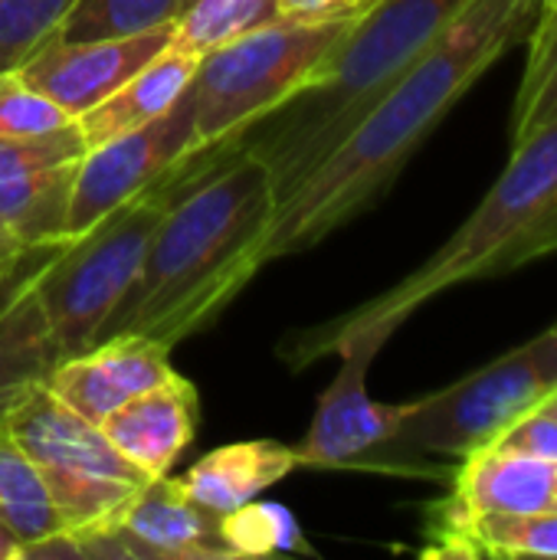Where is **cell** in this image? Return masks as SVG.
<instances>
[{
    "instance_id": "obj_1",
    "label": "cell",
    "mask_w": 557,
    "mask_h": 560,
    "mask_svg": "<svg viewBox=\"0 0 557 560\" xmlns=\"http://www.w3.org/2000/svg\"><path fill=\"white\" fill-rule=\"evenodd\" d=\"M542 7V0H469L276 210L259 246V269L318 246L364 213L397 180L453 105L515 43H525Z\"/></svg>"
},
{
    "instance_id": "obj_2",
    "label": "cell",
    "mask_w": 557,
    "mask_h": 560,
    "mask_svg": "<svg viewBox=\"0 0 557 560\" xmlns=\"http://www.w3.org/2000/svg\"><path fill=\"white\" fill-rule=\"evenodd\" d=\"M272 217L269 171L250 154H233L190 184L171 200L128 295L98 341L144 335L174 348L200 331L259 272V246Z\"/></svg>"
},
{
    "instance_id": "obj_3",
    "label": "cell",
    "mask_w": 557,
    "mask_h": 560,
    "mask_svg": "<svg viewBox=\"0 0 557 560\" xmlns=\"http://www.w3.org/2000/svg\"><path fill=\"white\" fill-rule=\"evenodd\" d=\"M552 253H557V118L512 144L499 180L423 266L378 299L325 325L292 331L279 345V358L292 371H302L335 354V348L358 331L391 341V335L440 292L522 269Z\"/></svg>"
},
{
    "instance_id": "obj_4",
    "label": "cell",
    "mask_w": 557,
    "mask_h": 560,
    "mask_svg": "<svg viewBox=\"0 0 557 560\" xmlns=\"http://www.w3.org/2000/svg\"><path fill=\"white\" fill-rule=\"evenodd\" d=\"M466 3L384 0L345 33L305 89L243 131L223 161L233 154L259 161L279 210Z\"/></svg>"
},
{
    "instance_id": "obj_5",
    "label": "cell",
    "mask_w": 557,
    "mask_h": 560,
    "mask_svg": "<svg viewBox=\"0 0 557 560\" xmlns=\"http://www.w3.org/2000/svg\"><path fill=\"white\" fill-rule=\"evenodd\" d=\"M355 23L269 20L197 59L187 82L194 98V148L154 184L167 200L217 171L230 144L259 118L289 102L318 72Z\"/></svg>"
},
{
    "instance_id": "obj_6",
    "label": "cell",
    "mask_w": 557,
    "mask_h": 560,
    "mask_svg": "<svg viewBox=\"0 0 557 560\" xmlns=\"http://www.w3.org/2000/svg\"><path fill=\"white\" fill-rule=\"evenodd\" d=\"M557 387V325L506 351L469 377L414 400L397 433L368 453L361 469L394 476H443L433 456L463 459L492 446L515 420L532 413Z\"/></svg>"
},
{
    "instance_id": "obj_7",
    "label": "cell",
    "mask_w": 557,
    "mask_h": 560,
    "mask_svg": "<svg viewBox=\"0 0 557 560\" xmlns=\"http://www.w3.org/2000/svg\"><path fill=\"white\" fill-rule=\"evenodd\" d=\"M0 436L33 463L49 505L76 538L118 528L135 495L151 482L95 423L56 400L43 384L30 387L3 413Z\"/></svg>"
},
{
    "instance_id": "obj_8",
    "label": "cell",
    "mask_w": 557,
    "mask_h": 560,
    "mask_svg": "<svg viewBox=\"0 0 557 560\" xmlns=\"http://www.w3.org/2000/svg\"><path fill=\"white\" fill-rule=\"evenodd\" d=\"M171 200L151 187L112 210L92 230L59 240L33 269V292L43 305L59 361L89 351L105 322L128 295L148 243Z\"/></svg>"
},
{
    "instance_id": "obj_9",
    "label": "cell",
    "mask_w": 557,
    "mask_h": 560,
    "mask_svg": "<svg viewBox=\"0 0 557 560\" xmlns=\"http://www.w3.org/2000/svg\"><path fill=\"white\" fill-rule=\"evenodd\" d=\"M194 148V98L190 89L154 121L125 131L85 151L76 171L66 240L92 230L121 203L161 184L174 164Z\"/></svg>"
},
{
    "instance_id": "obj_10",
    "label": "cell",
    "mask_w": 557,
    "mask_h": 560,
    "mask_svg": "<svg viewBox=\"0 0 557 560\" xmlns=\"http://www.w3.org/2000/svg\"><path fill=\"white\" fill-rule=\"evenodd\" d=\"M387 338L358 331L345 338L335 354H341V368L335 381L318 397L315 417L309 423L305 440L295 446L299 466L305 469H361L371 450L391 440L407 417L410 404H378L368 397V368Z\"/></svg>"
},
{
    "instance_id": "obj_11",
    "label": "cell",
    "mask_w": 557,
    "mask_h": 560,
    "mask_svg": "<svg viewBox=\"0 0 557 560\" xmlns=\"http://www.w3.org/2000/svg\"><path fill=\"white\" fill-rule=\"evenodd\" d=\"M174 30L177 23L118 39H46L16 66V72L26 85L56 102L69 118H79L98 102H105L112 92H118L154 56H161L174 43Z\"/></svg>"
},
{
    "instance_id": "obj_12",
    "label": "cell",
    "mask_w": 557,
    "mask_h": 560,
    "mask_svg": "<svg viewBox=\"0 0 557 560\" xmlns=\"http://www.w3.org/2000/svg\"><path fill=\"white\" fill-rule=\"evenodd\" d=\"M171 348L144 335H112L82 354L62 358L43 387L89 423H102L112 410L167 381Z\"/></svg>"
},
{
    "instance_id": "obj_13",
    "label": "cell",
    "mask_w": 557,
    "mask_h": 560,
    "mask_svg": "<svg viewBox=\"0 0 557 560\" xmlns=\"http://www.w3.org/2000/svg\"><path fill=\"white\" fill-rule=\"evenodd\" d=\"M557 509V463L532 453L483 446L463 456L446 499L430 505L427 532L479 515H532Z\"/></svg>"
},
{
    "instance_id": "obj_14",
    "label": "cell",
    "mask_w": 557,
    "mask_h": 560,
    "mask_svg": "<svg viewBox=\"0 0 557 560\" xmlns=\"http://www.w3.org/2000/svg\"><path fill=\"white\" fill-rule=\"evenodd\" d=\"M118 538L128 560H227L236 558L223 538V515L197 505L181 479H151L128 505Z\"/></svg>"
},
{
    "instance_id": "obj_15",
    "label": "cell",
    "mask_w": 557,
    "mask_h": 560,
    "mask_svg": "<svg viewBox=\"0 0 557 560\" xmlns=\"http://www.w3.org/2000/svg\"><path fill=\"white\" fill-rule=\"evenodd\" d=\"M197 390L177 371L112 410L98 430L105 440L151 479L167 476L177 456L190 446L197 433Z\"/></svg>"
},
{
    "instance_id": "obj_16",
    "label": "cell",
    "mask_w": 557,
    "mask_h": 560,
    "mask_svg": "<svg viewBox=\"0 0 557 560\" xmlns=\"http://www.w3.org/2000/svg\"><path fill=\"white\" fill-rule=\"evenodd\" d=\"M46 249H30L20 269L0 279V420L59 364L43 305L33 292V269Z\"/></svg>"
},
{
    "instance_id": "obj_17",
    "label": "cell",
    "mask_w": 557,
    "mask_h": 560,
    "mask_svg": "<svg viewBox=\"0 0 557 560\" xmlns=\"http://www.w3.org/2000/svg\"><path fill=\"white\" fill-rule=\"evenodd\" d=\"M292 469H302L295 446L276 440H250L207 453L187 469L181 486L207 512L230 515L246 502L259 499Z\"/></svg>"
},
{
    "instance_id": "obj_18",
    "label": "cell",
    "mask_w": 557,
    "mask_h": 560,
    "mask_svg": "<svg viewBox=\"0 0 557 560\" xmlns=\"http://www.w3.org/2000/svg\"><path fill=\"white\" fill-rule=\"evenodd\" d=\"M194 52L181 49V46H167L161 56H154L138 75H131L118 92H112L105 102H98L95 108H89L85 115L72 118L85 138L89 148L105 144L125 131H135L154 118H161L187 89L194 69H197Z\"/></svg>"
},
{
    "instance_id": "obj_19",
    "label": "cell",
    "mask_w": 557,
    "mask_h": 560,
    "mask_svg": "<svg viewBox=\"0 0 557 560\" xmlns=\"http://www.w3.org/2000/svg\"><path fill=\"white\" fill-rule=\"evenodd\" d=\"M76 171L79 161L0 171V220L10 226L23 249L66 240Z\"/></svg>"
},
{
    "instance_id": "obj_20",
    "label": "cell",
    "mask_w": 557,
    "mask_h": 560,
    "mask_svg": "<svg viewBox=\"0 0 557 560\" xmlns=\"http://www.w3.org/2000/svg\"><path fill=\"white\" fill-rule=\"evenodd\" d=\"M430 558H545L557 560V509L532 515H479L427 532Z\"/></svg>"
},
{
    "instance_id": "obj_21",
    "label": "cell",
    "mask_w": 557,
    "mask_h": 560,
    "mask_svg": "<svg viewBox=\"0 0 557 560\" xmlns=\"http://www.w3.org/2000/svg\"><path fill=\"white\" fill-rule=\"evenodd\" d=\"M0 525L23 545L66 532L59 512L49 505L33 463L0 436Z\"/></svg>"
},
{
    "instance_id": "obj_22",
    "label": "cell",
    "mask_w": 557,
    "mask_h": 560,
    "mask_svg": "<svg viewBox=\"0 0 557 560\" xmlns=\"http://www.w3.org/2000/svg\"><path fill=\"white\" fill-rule=\"evenodd\" d=\"M177 16H181V0H76L49 39L85 43V39L138 36L177 23Z\"/></svg>"
},
{
    "instance_id": "obj_23",
    "label": "cell",
    "mask_w": 557,
    "mask_h": 560,
    "mask_svg": "<svg viewBox=\"0 0 557 560\" xmlns=\"http://www.w3.org/2000/svg\"><path fill=\"white\" fill-rule=\"evenodd\" d=\"M529 59L512 105V144L557 118V13L542 7L538 23L525 36Z\"/></svg>"
},
{
    "instance_id": "obj_24",
    "label": "cell",
    "mask_w": 557,
    "mask_h": 560,
    "mask_svg": "<svg viewBox=\"0 0 557 560\" xmlns=\"http://www.w3.org/2000/svg\"><path fill=\"white\" fill-rule=\"evenodd\" d=\"M279 0H197L177 16L174 46L204 56L207 49L276 20Z\"/></svg>"
},
{
    "instance_id": "obj_25",
    "label": "cell",
    "mask_w": 557,
    "mask_h": 560,
    "mask_svg": "<svg viewBox=\"0 0 557 560\" xmlns=\"http://www.w3.org/2000/svg\"><path fill=\"white\" fill-rule=\"evenodd\" d=\"M223 538L236 558H259L276 551H309L299 522L282 505H259L256 499L223 515Z\"/></svg>"
},
{
    "instance_id": "obj_26",
    "label": "cell",
    "mask_w": 557,
    "mask_h": 560,
    "mask_svg": "<svg viewBox=\"0 0 557 560\" xmlns=\"http://www.w3.org/2000/svg\"><path fill=\"white\" fill-rule=\"evenodd\" d=\"M76 0H0V72L39 49Z\"/></svg>"
},
{
    "instance_id": "obj_27",
    "label": "cell",
    "mask_w": 557,
    "mask_h": 560,
    "mask_svg": "<svg viewBox=\"0 0 557 560\" xmlns=\"http://www.w3.org/2000/svg\"><path fill=\"white\" fill-rule=\"evenodd\" d=\"M72 118L43 92L26 85L16 69L0 72V138H33L66 128Z\"/></svg>"
},
{
    "instance_id": "obj_28",
    "label": "cell",
    "mask_w": 557,
    "mask_h": 560,
    "mask_svg": "<svg viewBox=\"0 0 557 560\" xmlns=\"http://www.w3.org/2000/svg\"><path fill=\"white\" fill-rule=\"evenodd\" d=\"M384 0H279L276 16L295 23H358Z\"/></svg>"
},
{
    "instance_id": "obj_29",
    "label": "cell",
    "mask_w": 557,
    "mask_h": 560,
    "mask_svg": "<svg viewBox=\"0 0 557 560\" xmlns=\"http://www.w3.org/2000/svg\"><path fill=\"white\" fill-rule=\"evenodd\" d=\"M492 446L532 453V456H542L548 463H557V420L555 417L538 413V410H532L522 420H515Z\"/></svg>"
},
{
    "instance_id": "obj_30",
    "label": "cell",
    "mask_w": 557,
    "mask_h": 560,
    "mask_svg": "<svg viewBox=\"0 0 557 560\" xmlns=\"http://www.w3.org/2000/svg\"><path fill=\"white\" fill-rule=\"evenodd\" d=\"M26 253H30V249H23L20 240L10 233V226L0 220V279H7L10 272H16L20 262L26 259Z\"/></svg>"
},
{
    "instance_id": "obj_31",
    "label": "cell",
    "mask_w": 557,
    "mask_h": 560,
    "mask_svg": "<svg viewBox=\"0 0 557 560\" xmlns=\"http://www.w3.org/2000/svg\"><path fill=\"white\" fill-rule=\"evenodd\" d=\"M20 558V541L0 525V560H16Z\"/></svg>"
},
{
    "instance_id": "obj_32",
    "label": "cell",
    "mask_w": 557,
    "mask_h": 560,
    "mask_svg": "<svg viewBox=\"0 0 557 560\" xmlns=\"http://www.w3.org/2000/svg\"><path fill=\"white\" fill-rule=\"evenodd\" d=\"M535 410H538V413H545V417H555L557 420V387L548 394V397H545V400H542V404H538V407H535Z\"/></svg>"
},
{
    "instance_id": "obj_33",
    "label": "cell",
    "mask_w": 557,
    "mask_h": 560,
    "mask_svg": "<svg viewBox=\"0 0 557 560\" xmlns=\"http://www.w3.org/2000/svg\"><path fill=\"white\" fill-rule=\"evenodd\" d=\"M194 3H197V0H181V13H184V10H190Z\"/></svg>"
},
{
    "instance_id": "obj_34",
    "label": "cell",
    "mask_w": 557,
    "mask_h": 560,
    "mask_svg": "<svg viewBox=\"0 0 557 560\" xmlns=\"http://www.w3.org/2000/svg\"><path fill=\"white\" fill-rule=\"evenodd\" d=\"M542 3H545V10H555L557 13V0H542Z\"/></svg>"
}]
</instances>
